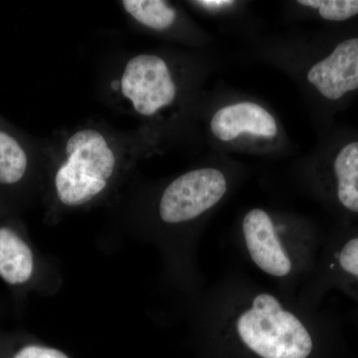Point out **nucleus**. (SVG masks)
I'll use <instances>...</instances> for the list:
<instances>
[{"label":"nucleus","mask_w":358,"mask_h":358,"mask_svg":"<svg viewBox=\"0 0 358 358\" xmlns=\"http://www.w3.org/2000/svg\"><path fill=\"white\" fill-rule=\"evenodd\" d=\"M210 129L218 140L231 141L242 134L273 138L279 134L277 120L263 106L243 101L220 108L212 117Z\"/></svg>","instance_id":"8"},{"label":"nucleus","mask_w":358,"mask_h":358,"mask_svg":"<svg viewBox=\"0 0 358 358\" xmlns=\"http://www.w3.org/2000/svg\"><path fill=\"white\" fill-rule=\"evenodd\" d=\"M13 358H69L56 348L42 345H27L16 352Z\"/></svg>","instance_id":"14"},{"label":"nucleus","mask_w":358,"mask_h":358,"mask_svg":"<svg viewBox=\"0 0 358 358\" xmlns=\"http://www.w3.org/2000/svg\"><path fill=\"white\" fill-rule=\"evenodd\" d=\"M233 183L232 176L217 167L193 169L178 176L160 195V221L174 229L201 220L222 203Z\"/></svg>","instance_id":"4"},{"label":"nucleus","mask_w":358,"mask_h":358,"mask_svg":"<svg viewBox=\"0 0 358 358\" xmlns=\"http://www.w3.org/2000/svg\"><path fill=\"white\" fill-rule=\"evenodd\" d=\"M112 87H113V89L117 90V88H119V82H117V81L113 82Z\"/></svg>","instance_id":"16"},{"label":"nucleus","mask_w":358,"mask_h":358,"mask_svg":"<svg viewBox=\"0 0 358 358\" xmlns=\"http://www.w3.org/2000/svg\"><path fill=\"white\" fill-rule=\"evenodd\" d=\"M196 3L199 4L200 6L205 7V8L214 10V9L225 8V7L232 6L234 1H227V0H204V1H197Z\"/></svg>","instance_id":"15"},{"label":"nucleus","mask_w":358,"mask_h":358,"mask_svg":"<svg viewBox=\"0 0 358 358\" xmlns=\"http://www.w3.org/2000/svg\"><path fill=\"white\" fill-rule=\"evenodd\" d=\"M34 272L32 250L9 227H0V278L9 285L25 284Z\"/></svg>","instance_id":"10"},{"label":"nucleus","mask_w":358,"mask_h":358,"mask_svg":"<svg viewBox=\"0 0 358 358\" xmlns=\"http://www.w3.org/2000/svg\"><path fill=\"white\" fill-rule=\"evenodd\" d=\"M308 185L343 226L358 221V134L341 133L327 145Z\"/></svg>","instance_id":"3"},{"label":"nucleus","mask_w":358,"mask_h":358,"mask_svg":"<svg viewBox=\"0 0 358 358\" xmlns=\"http://www.w3.org/2000/svg\"><path fill=\"white\" fill-rule=\"evenodd\" d=\"M331 289L358 303V224L341 226L324 242L315 272L298 294V300L320 308Z\"/></svg>","instance_id":"5"},{"label":"nucleus","mask_w":358,"mask_h":358,"mask_svg":"<svg viewBox=\"0 0 358 358\" xmlns=\"http://www.w3.org/2000/svg\"><path fill=\"white\" fill-rule=\"evenodd\" d=\"M28 157L18 140L0 129V185H13L24 178Z\"/></svg>","instance_id":"11"},{"label":"nucleus","mask_w":358,"mask_h":358,"mask_svg":"<svg viewBox=\"0 0 358 358\" xmlns=\"http://www.w3.org/2000/svg\"><path fill=\"white\" fill-rule=\"evenodd\" d=\"M298 3L315 11L320 20L327 22L358 20V0H301Z\"/></svg>","instance_id":"13"},{"label":"nucleus","mask_w":358,"mask_h":358,"mask_svg":"<svg viewBox=\"0 0 358 358\" xmlns=\"http://www.w3.org/2000/svg\"><path fill=\"white\" fill-rule=\"evenodd\" d=\"M199 324L206 358H324L336 333L320 308L237 268L205 294Z\"/></svg>","instance_id":"1"},{"label":"nucleus","mask_w":358,"mask_h":358,"mask_svg":"<svg viewBox=\"0 0 358 358\" xmlns=\"http://www.w3.org/2000/svg\"><path fill=\"white\" fill-rule=\"evenodd\" d=\"M115 166L114 152L102 134L96 131L88 143L69 155L56 174L59 199L68 206L86 203L105 189Z\"/></svg>","instance_id":"7"},{"label":"nucleus","mask_w":358,"mask_h":358,"mask_svg":"<svg viewBox=\"0 0 358 358\" xmlns=\"http://www.w3.org/2000/svg\"><path fill=\"white\" fill-rule=\"evenodd\" d=\"M124 75L131 83L138 82L143 87V107L140 114L152 115L162 108L173 103L176 86L164 59L155 55L136 56L129 61Z\"/></svg>","instance_id":"9"},{"label":"nucleus","mask_w":358,"mask_h":358,"mask_svg":"<svg viewBox=\"0 0 358 358\" xmlns=\"http://www.w3.org/2000/svg\"><path fill=\"white\" fill-rule=\"evenodd\" d=\"M122 6L134 20L155 30H166L176 20L173 7L162 0H124Z\"/></svg>","instance_id":"12"},{"label":"nucleus","mask_w":358,"mask_h":358,"mask_svg":"<svg viewBox=\"0 0 358 358\" xmlns=\"http://www.w3.org/2000/svg\"><path fill=\"white\" fill-rule=\"evenodd\" d=\"M308 66L306 80L329 112L358 94V30L341 32Z\"/></svg>","instance_id":"6"},{"label":"nucleus","mask_w":358,"mask_h":358,"mask_svg":"<svg viewBox=\"0 0 358 358\" xmlns=\"http://www.w3.org/2000/svg\"><path fill=\"white\" fill-rule=\"evenodd\" d=\"M242 256L278 292L298 298L317 267L324 241L312 222L293 214L255 207L245 212L233 234Z\"/></svg>","instance_id":"2"}]
</instances>
